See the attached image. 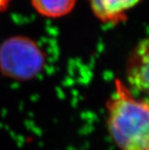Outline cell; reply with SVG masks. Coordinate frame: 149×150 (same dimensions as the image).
Wrapping results in <instances>:
<instances>
[{
    "label": "cell",
    "instance_id": "cell-1",
    "mask_svg": "<svg viewBox=\"0 0 149 150\" xmlns=\"http://www.w3.org/2000/svg\"><path fill=\"white\" fill-rule=\"evenodd\" d=\"M107 126L121 150H148L149 108L146 101L138 100L118 79L114 93L107 102Z\"/></svg>",
    "mask_w": 149,
    "mask_h": 150
},
{
    "label": "cell",
    "instance_id": "cell-2",
    "mask_svg": "<svg viewBox=\"0 0 149 150\" xmlns=\"http://www.w3.org/2000/svg\"><path fill=\"white\" fill-rule=\"evenodd\" d=\"M45 64V56L38 45L26 37H12L0 47V70L16 79H30Z\"/></svg>",
    "mask_w": 149,
    "mask_h": 150
},
{
    "label": "cell",
    "instance_id": "cell-3",
    "mask_svg": "<svg viewBox=\"0 0 149 150\" xmlns=\"http://www.w3.org/2000/svg\"><path fill=\"white\" fill-rule=\"evenodd\" d=\"M127 81L129 90L136 93H147L148 91V42L138 45L132 53L127 65Z\"/></svg>",
    "mask_w": 149,
    "mask_h": 150
},
{
    "label": "cell",
    "instance_id": "cell-4",
    "mask_svg": "<svg viewBox=\"0 0 149 150\" xmlns=\"http://www.w3.org/2000/svg\"><path fill=\"white\" fill-rule=\"evenodd\" d=\"M141 0H90L92 11L104 22H118Z\"/></svg>",
    "mask_w": 149,
    "mask_h": 150
},
{
    "label": "cell",
    "instance_id": "cell-5",
    "mask_svg": "<svg viewBox=\"0 0 149 150\" xmlns=\"http://www.w3.org/2000/svg\"><path fill=\"white\" fill-rule=\"evenodd\" d=\"M39 14L49 18H59L69 14L77 0H31Z\"/></svg>",
    "mask_w": 149,
    "mask_h": 150
},
{
    "label": "cell",
    "instance_id": "cell-6",
    "mask_svg": "<svg viewBox=\"0 0 149 150\" xmlns=\"http://www.w3.org/2000/svg\"><path fill=\"white\" fill-rule=\"evenodd\" d=\"M11 0H0V12L5 10Z\"/></svg>",
    "mask_w": 149,
    "mask_h": 150
}]
</instances>
